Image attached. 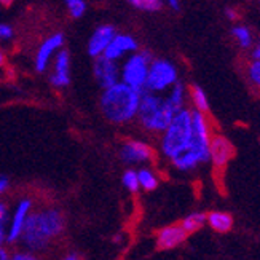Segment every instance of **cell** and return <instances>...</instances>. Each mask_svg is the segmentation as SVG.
I'll use <instances>...</instances> for the list:
<instances>
[{"label": "cell", "instance_id": "36", "mask_svg": "<svg viewBox=\"0 0 260 260\" xmlns=\"http://www.w3.org/2000/svg\"><path fill=\"white\" fill-rule=\"evenodd\" d=\"M11 2H13V0H0V4H2L4 7H10Z\"/></svg>", "mask_w": 260, "mask_h": 260}, {"label": "cell", "instance_id": "26", "mask_svg": "<svg viewBox=\"0 0 260 260\" xmlns=\"http://www.w3.org/2000/svg\"><path fill=\"white\" fill-rule=\"evenodd\" d=\"M13 37V29L10 26H5V24H0V39L4 40H8Z\"/></svg>", "mask_w": 260, "mask_h": 260}, {"label": "cell", "instance_id": "2", "mask_svg": "<svg viewBox=\"0 0 260 260\" xmlns=\"http://www.w3.org/2000/svg\"><path fill=\"white\" fill-rule=\"evenodd\" d=\"M139 101L141 91L126 83H115L101 96V112L109 121L121 125L136 117Z\"/></svg>", "mask_w": 260, "mask_h": 260}, {"label": "cell", "instance_id": "30", "mask_svg": "<svg viewBox=\"0 0 260 260\" xmlns=\"http://www.w3.org/2000/svg\"><path fill=\"white\" fill-rule=\"evenodd\" d=\"M251 58L252 59H260V40L254 45L252 53H251Z\"/></svg>", "mask_w": 260, "mask_h": 260}, {"label": "cell", "instance_id": "15", "mask_svg": "<svg viewBox=\"0 0 260 260\" xmlns=\"http://www.w3.org/2000/svg\"><path fill=\"white\" fill-rule=\"evenodd\" d=\"M30 206H32V200L26 198L19 203V206L15 212L13 216V223H11V229H10V233H8V238L7 241L8 243H15L19 236H21V232H22V227H24V220L27 217V214L30 211Z\"/></svg>", "mask_w": 260, "mask_h": 260}, {"label": "cell", "instance_id": "20", "mask_svg": "<svg viewBox=\"0 0 260 260\" xmlns=\"http://www.w3.org/2000/svg\"><path fill=\"white\" fill-rule=\"evenodd\" d=\"M246 78L247 83L260 91V59H251L246 64Z\"/></svg>", "mask_w": 260, "mask_h": 260}, {"label": "cell", "instance_id": "14", "mask_svg": "<svg viewBox=\"0 0 260 260\" xmlns=\"http://www.w3.org/2000/svg\"><path fill=\"white\" fill-rule=\"evenodd\" d=\"M69 64H71V59H69V53L66 50L59 51L58 58H56V62H54V74L51 75V83L58 88H62V86H67L69 85Z\"/></svg>", "mask_w": 260, "mask_h": 260}, {"label": "cell", "instance_id": "21", "mask_svg": "<svg viewBox=\"0 0 260 260\" xmlns=\"http://www.w3.org/2000/svg\"><path fill=\"white\" fill-rule=\"evenodd\" d=\"M168 103L171 104L176 110H180L184 107V104H185V88H184V85L182 83H179V82H176L174 85H173V91H171V94L168 96Z\"/></svg>", "mask_w": 260, "mask_h": 260}, {"label": "cell", "instance_id": "16", "mask_svg": "<svg viewBox=\"0 0 260 260\" xmlns=\"http://www.w3.org/2000/svg\"><path fill=\"white\" fill-rule=\"evenodd\" d=\"M206 223L216 233H229L233 229V217L223 211H211L206 214Z\"/></svg>", "mask_w": 260, "mask_h": 260}, {"label": "cell", "instance_id": "31", "mask_svg": "<svg viewBox=\"0 0 260 260\" xmlns=\"http://www.w3.org/2000/svg\"><path fill=\"white\" fill-rule=\"evenodd\" d=\"M4 225H5V220H0V244L5 243V229H4Z\"/></svg>", "mask_w": 260, "mask_h": 260}, {"label": "cell", "instance_id": "12", "mask_svg": "<svg viewBox=\"0 0 260 260\" xmlns=\"http://www.w3.org/2000/svg\"><path fill=\"white\" fill-rule=\"evenodd\" d=\"M64 42V36L62 34H54L51 36L48 40H45V43L39 48V53H37V58H36V69L39 72H43L47 69L48 66V61H50V56L53 54L54 50H58Z\"/></svg>", "mask_w": 260, "mask_h": 260}, {"label": "cell", "instance_id": "1", "mask_svg": "<svg viewBox=\"0 0 260 260\" xmlns=\"http://www.w3.org/2000/svg\"><path fill=\"white\" fill-rule=\"evenodd\" d=\"M66 230V217L61 209L45 206L27 214L22 227V241L34 252L48 249L53 240L59 238Z\"/></svg>", "mask_w": 260, "mask_h": 260}, {"label": "cell", "instance_id": "32", "mask_svg": "<svg viewBox=\"0 0 260 260\" xmlns=\"http://www.w3.org/2000/svg\"><path fill=\"white\" fill-rule=\"evenodd\" d=\"M11 255H10V252L5 249V247H2V244H0V260H7V258H10Z\"/></svg>", "mask_w": 260, "mask_h": 260}, {"label": "cell", "instance_id": "34", "mask_svg": "<svg viewBox=\"0 0 260 260\" xmlns=\"http://www.w3.org/2000/svg\"><path fill=\"white\" fill-rule=\"evenodd\" d=\"M166 2L169 4V7H171V8L179 10V0H166Z\"/></svg>", "mask_w": 260, "mask_h": 260}, {"label": "cell", "instance_id": "18", "mask_svg": "<svg viewBox=\"0 0 260 260\" xmlns=\"http://www.w3.org/2000/svg\"><path fill=\"white\" fill-rule=\"evenodd\" d=\"M179 223H180V227H182L188 235H191V233H195L200 229L205 227L206 214L205 212H193V214H190V216H187L185 219L180 220Z\"/></svg>", "mask_w": 260, "mask_h": 260}, {"label": "cell", "instance_id": "9", "mask_svg": "<svg viewBox=\"0 0 260 260\" xmlns=\"http://www.w3.org/2000/svg\"><path fill=\"white\" fill-rule=\"evenodd\" d=\"M121 160L126 163H141V161H155L156 153L150 145L139 141H128L120 152Z\"/></svg>", "mask_w": 260, "mask_h": 260}, {"label": "cell", "instance_id": "5", "mask_svg": "<svg viewBox=\"0 0 260 260\" xmlns=\"http://www.w3.org/2000/svg\"><path fill=\"white\" fill-rule=\"evenodd\" d=\"M177 82L176 67L165 59H152L149 66V74L145 80V89L149 91H163Z\"/></svg>", "mask_w": 260, "mask_h": 260}, {"label": "cell", "instance_id": "23", "mask_svg": "<svg viewBox=\"0 0 260 260\" xmlns=\"http://www.w3.org/2000/svg\"><path fill=\"white\" fill-rule=\"evenodd\" d=\"M128 2L144 11H160L163 8L161 0H128Z\"/></svg>", "mask_w": 260, "mask_h": 260}, {"label": "cell", "instance_id": "35", "mask_svg": "<svg viewBox=\"0 0 260 260\" xmlns=\"http://www.w3.org/2000/svg\"><path fill=\"white\" fill-rule=\"evenodd\" d=\"M5 61H7L5 54H4V51H2V50H0V67H2V66H5Z\"/></svg>", "mask_w": 260, "mask_h": 260}, {"label": "cell", "instance_id": "29", "mask_svg": "<svg viewBox=\"0 0 260 260\" xmlns=\"http://www.w3.org/2000/svg\"><path fill=\"white\" fill-rule=\"evenodd\" d=\"M10 187V180L5 176H0V195H4Z\"/></svg>", "mask_w": 260, "mask_h": 260}, {"label": "cell", "instance_id": "7", "mask_svg": "<svg viewBox=\"0 0 260 260\" xmlns=\"http://www.w3.org/2000/svg\"><path fill=\"white\" fill-rule=\"evenodd\" d=\"M235 156L233 144L222 134H212L209 141V160L216 169H225Z\"/></svg>", "mask_w": 260, "mask_h": 260}, {"label": "cell", "instance_id": "17", "mask_svg": "<svg viewBox=\"0 0 260 260\" xmlns=\"http://www.w3.org/2000/svg\"><path fill=\"white\" fill-rule=\"evenodd\" d=\"M188 94L191 99V104H193V109L198 112H203V114H209V103H208V96L203 91V88H200L198 85H190L188 86Z\"/></svg>", "mask_w": 260, "mask_h": 260}, {"label": "cell", "instance_id": "11", "mask_svg": "<svg viewBox=\"0 0 260 260\" xmlns=\"http://www.w3.org/2000/svg\"><path fill=\"white\" fill-rule=\"evenodd\" d=\"M133 50H138V43H136V40L133 37H129V36H115L106 47L104 56L107 59L114 61V59H118L125 51H133Z\"/></svg>", "mask_w": 260, "mask_h": 260}, {"label": "cell", "instance_id": "22", "mask_svg": "<svg viewBox=\"0 0 260 260\" xmlns=\"http://www.w3.org/2000/svg\"><path fill=\"white\" fill-rule=\"evenodd\" d=\"M138 179H139V185L145 191H152L158 187V177L150 169H141L138 173Z\"/></svg>", "mask_w": 260, "mask_h": 260}, {"label": "cell", "instance_id": "3", "mask_svg": "<svg viewBox=\"0 0 260 260\" xmlns=\"http://www.w3.org/2000/svg\"><path fill=\"white\" fill-rule=\"evenodd\" d=\"M176 109L168 103L166 99H161L155 96L149 89H142L141 91V101L138 107V115L141 125L152 133H163L168 125L171 123Z\"/></svg>", "mask_w": 260, "mask_h": 260}, {"label": "cell", "instance_id": "19", "mask_svg": "<svg viewBox=\"0 0 260 260\" xmlns=\"http://www.w3.org/2000/svg\"><path fill=\"white\" fill-rule=\"evenodd\" d=\"M232 36H233V39L236 40V43H238L243 50H249L252 45H254L252 32H251L249 27H246V26H241V24L235 26L232 29Z\"/></svg>", "mask_w": 260, "mask_h": 260}, {"label": "cell", "instance_id": "28", "mask_svg": "<svg viewBox=\"0 0 260 260\" xmlns=\"http://www.w3.org/2000/svg\"><path fill=\"white\" fill-rule=\"evenodd\" d=\"M225 15H227V18L230 21H238L240 19V13H238V10H236V8H227V10H225Z\"/></svg>", "mask_w": 260, "mask_h": 260}, {"label": "cell", "instance_id": "24", "mask_svg": "<svg viewBox=\"0 0 260 260\" xmlns=\"http://www.w3.org/2000/svg\"><path fill=\"white\" fill-rule=\"evenodd\" d=\"M123 184H125V187L133 191V193H138L139 190V179H138V173L134 171H126L125 174H123Z\"/></svg>", "mask_w": 260, "mask_h": 260}, {"label": "cell", "instance_id": "25", "mask_svg": "<svg viewBox=\"0 0 260 260\" xmlns=\"http://www.w3.org/2000/svg\"><path fill=\"white\" fill-rule=\"evenodd\" d=\"M67 2V7H69V11L74 18H80L83 13H85V2L83 0H66Z\"/></svg>", "mask_w": 260, "mask_h": 260}, {"label": "cell", "instance_id": "13", "mask_svg": "<svg viewBox=\"0 0 260 260\" xmlns=\"http://www.w3.org/2000/svg\"><path fill=\"white\" fill-rule=\"evenodd\" d=\"M115 37V29L112 26H101L96 29V32L93 34L91 40H89L88 45V51L91 56H99L101 53H104L106 47L110 43V40Z\"/></svg>", "mask_w": 260, "mask_h": 260}, {"label": "cell", "instance_id": "33", "mask_svg": "<svg viewBox=\"0 0 260 260\" xmlns=\"http://www.w3.org/2000/svg\"><path fill=\"white\" fill-rule=\"evenodd\" d=\"M64 258L66 260H75V258H82V257H80V254H78V252H71V254H67Z\"/></svg>", "mask_w": 260, "mask_h": 260}, {"label": "cell", "instance_id": "10", "mask_svg": "<svg viewBox=\"0 0 260 260\" xmlns=\"http://www.w3.org/2000/svg\"><path fill=\"white\" fill-rule=\"evenodd\" d=\"M94 77L98 83L104 89L117 83V66L107 59L106 56H96L94 61Z\"/></svg>", "mask_w": 260, "mask_h": 260}, {"label": "cell", "instance_id": "4", "mask_svg": "<svg viewBox=\"0 0 260 260\" xmlns=\"http://www.w3.org/2000/svg\"><path fill=\"white\" fill-rule=\"evenodd\" d=\"M161 134V152L169 160L187 149L191 139V109L182 107L177 110Z\"/></svg>", "mask_w": 260, "mask_h": 260}, {"label": "cell", "instance_id": "8", "mask_svg": "<svg viewBox=\"0 0 260 260\" xmlns=\"http://www.w3.org/2000/svg\"><path fill=\"white\" fill-rule=\"evenodd\" d=\"M155 236H156V249L169 251V249H174V247L182 244L190 235L180 227V223H173L161 230H158Z\"/></svg>", "mask_w": 260, "mask_h": 260}, {"label": "cell", "instance_id": "6", "mask_svg": "<svg viewBox=\"0 0 260 260\" xmlns=\"http://www.w3.org/2000/svg\"><path fill=\"white\" fill-rule=\"evenodd\" d=\"M150 51L144 50L139 54H134L128 59V62L123 67V82L126 85L136 88L138 91H142L145 88L147 74H149V66L152 62Z\"/></svg>", "mask_w": 260, "mask_h": 260}, {"label": "cell", "instance_id": "27", "mask_svg": "<svg viewBox=\"0 0 260 260\" xmlns=\"http://www.w3.org/2000/svg\"><path fill=\"white\" fill-rule=\"evenodd\" d=\"M10 258H15V260H36L37 257L34 254H29V252H16L13 254Z\"/></svg>", "mask_w": 260, "mask_h": 260}]
</instances>
